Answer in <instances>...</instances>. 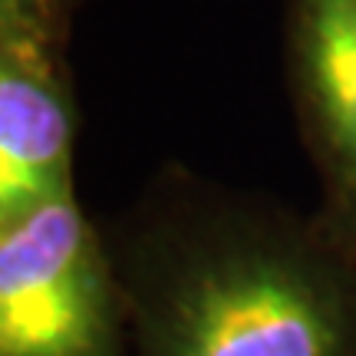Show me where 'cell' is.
<instances>
[{"mask_svg":"<svg viewBox=\"0 0 356 356\" xmlns=\"http://www.w3.org/2000/svg\"><path fill=\"white\" fill-rule=\"evenodd\" d=\"M333 244L225 228L132 300L136 356H356V264Z\"/></svg>","mask_w":356,"mask_h":356,"instance_id":"obj_1","label":"cell"},{"mask_svg":"<svg viewBox=\"0 0 356 356\" xmlns=\"http://www.w3.org/2000/svg\"><path fill=\"white\" fill-rule=\"evenodd\" d=\"M56 0H0V50H24Z\"/></svg>","mask_w":356,"mask_h":356,"instance_id":"obj_5","label":"cell"},{"mask_svg":"<svg viewBox=\"0 0 356 356\" xmlns=\"http://www.w3.org/2000/svg\"><path fill=\"white\" fill-rule=\"evenodd\" d=\"M0 356H126L119 291L70 191L0 221Z\"/></svg>","mask_w":356,"mask_h":356,"instance_id":"obj_2","label":"cell"},{"mask_svg":"<svg viewBox=\"0 0 356 356\" xmlns=\"http://www.w3.org/2000/svg\"><path fill=\"white\" fill-rule=\"evenodd\" d=\"M0 50V221L70 191V115L33 66Z\"/></svg>","mask_w":356,"mask_h":356,"instance_id":"obj_4","label":"cell"},{"mask_svg":"<svg viewBox=\"0 0 356 356\" xmlns=\"http://www.w3.org/2000/svg\"><path fill=\"white\" fill-rule=\"evenodd\" d=\"M297 50L343 238L356 244V0H300Z\"/></svg>","mask_w":356,"mask_h":356,"instance_id":"obj_3","label":"cell"}]
</instances>
